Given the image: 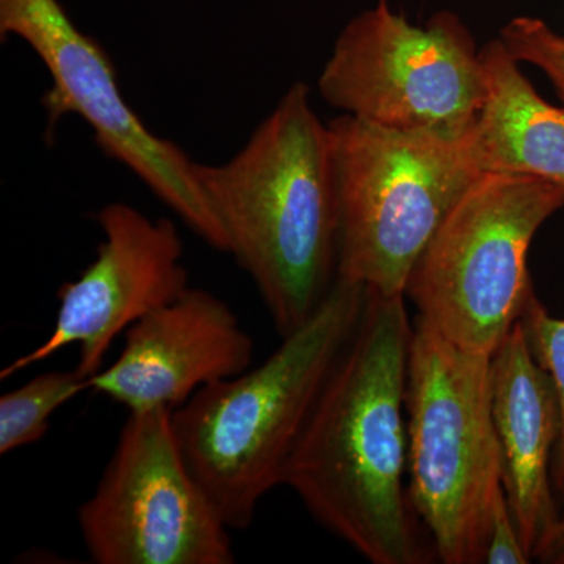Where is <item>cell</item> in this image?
<instances>
[{
    "mask_svg": "<svg viewBox=\"0 0 564 564\" xmlns=\"http://www.w3.org/2000/svg\"><path fill=\"white\" fill-rule=\"evenodd\" d=\"M413 332L406 296L367 291L361 322L285 470L284 486L307 513L372 564L434 558L404 480Z\"/></svg>",
    "mask_w": 564,
    "mask_h": 564,
    "instance_id": "cell-1",
    "label": "cell"
},
{
    "mask_svg": "<svg viewBox=\"0 0 564 564\" xmlns=\"http://www.w3.org/2000/svg\"><path fill=\"white\" fill-rule=\"evenodd\" d=\"M196 177L280 336L303 325L337 280L339 196L329 124L302 82L229 161Z\"/></svg>",
    "mask_w": 564,
    "mask_h": 564,
    "instance_id": "cell-2",
    "label": "cell"
},
{
    "mask_svg": "<svg viewBox=\"0 0 564 564\" xmlns=\"http://www.w3.org/2000/svg\"><path fill=\"white\" fill-rule=\"evenodd\" d=\"M367 289L337 276L317 311L258 367L199 389L173 411L196 480L231 530L278 486L323 389L361 322Z\"/></svg>",
    "mask_w": 564,
    "mask_h": 564,
    "instance_id": "cell-3",
    "label": "cell"
},
{
    "mask_svg": "<svg viewBox=\"0 0 564 564\" xmlns=\"http://www.w3.org/2000/svg\"><path fill=\"white\" fill-rule=\"evenodd\" d=\"M491 359L415 317L406 386L408 488L444 564L484 563L489 518L503 491Z\"/></svg>",
    "mask_w": 564,
    "mask_h": 564,
    "instance_id": "cell-4",
    "label": "cell"
},
{
    "mask_svg": "<svg viewBox=\"0 0 564 564\" xmlns=\"http://www.w3.org/2000/svg\"><path fill=\"white\" fill-rule=\"evenodd\" d=\"M328 124L339 196L337 276L404 295L422 251L484 173L464 139L397 131L350 115Z\"/></svg>",
    "mask_w": 564,
    "mask_h": 564,
    "instance_id": "cell-5",
    "label": "cell"
},
{
    "mask_svg": "<svg viewBox=\"0 0 564 564\" xmlns=\"http://www.w3.org/2000/svg\"><path fill=\"white\" fill-rule=\"evenodd\" d=\"M564 188L511 174H484L456 204L415 262L404 296L445 339L489 356L536 299L529 251Z\"/></svg>",
    "mask_w": 564,
    "mask_h": 564,
    "instance_id": "cell-6",
    "label": "cell"
},
{
    "mask_svg": "<svg viewBox=\"0 0 564 564\" xmlns=\"http://www.w3.org/2000/svg\"><path fill=\"white\" fill-rule=\"evenodd\" d=\"M343 115L397 129L464 139L485 98L481 50L454 11L413 24L377 0L345 25L317 80Z\"/></svg>",
    "mask_w": 564,
    "mask_h": 564,
    "instance_id": "cell-7",
    "label": "cell"
},
{
    "mask_svg": "<svg viewBox=\"0 0 564 564\" xmlns=\"http://www.w3.org/2000/svg\"><path fill=\"white\" fill-rule=\"evenodd\" d=\"M77 525L96 564H232L231 532L182 455L173 411H131Z\"/></svg>",
    "mask_w": 564,
    "mask_h": 564,
    "instance_id": "cell-8",
    "label": "cell"
},
{
    "mask_svg": "<svg viewBox=\"0 0 564 564\" xmlns=\"http://www.w3.org/2000/svg\"><path fill=\"white\" fill-rule=\"evenodd\" d=\"M20 39L46 66L47 131L66 115L90 126L96 144L121 163L204 243L229 251L228 236L204 195L196 162L152 133L122 96L109 55L74 24L61 0H0V39Z\"/></svg>",
    "mask_w": 564,
    "mask_h": 564,
    "instance_id": "cell-9",
    "label": "cell"
},
{
    "mask_svg": "<svg viewBox=\"0 0 564 564\" xmlns=\"http://www.w3.org/2000/svg\"><path fill=\"white\" fill-rule=\"evenodd\" d=\"M102 242L95 261L58 291L57 317L47 339L0 370V380L77 347L76 369L85 378L101 372L120 334L187 291L188 272L180 229L126 203H110L96 215Z\"/></svg>",
    "mask_w": 564,
    "mask_h": 564,
    "instance_id": "cell-10",
    "label": "cell"
},
{
    "mask_svg": "<svg viewBox=\"0 0 564 564\" xmlns=\"http://www.w3.org/2000/svg\"><path fill=\"white\" fill-rule=\"evenodd\" d=\"M252 339L228 303L188 288L126 332L120 358L88 380L131 411H174L199 389L250 369Z\"/></svg>",
    "mask_w": 564,
    "mask_h": 564,
    "instance_id": "cell-11",
    "label": "cell"
},
{
    "mask_svg": "<svg viewBox=\"0 0 564 564\" xmlns=\"http://www.w3.org/2000/svg\"><path fill=\"white\" fill-rule=\"evenodd\" d=\"M492 417L503 463V489L533 562V552L560 513L552 464L562 417L547 370L516 323L491 359Z\"/></svg>",
    "mask_w": 564,
    "mask_h": 564,
    "instance_id": "cell-12",
    "label": "cell"
},
{
    "mask_svg": "<svg viewBox=\"0 0 564 564\" xmlns=\"http://www.w3.org/2000/svg\"><path fill=\"white\" fill-rule=\"evenodd\" d=\"M485 98L464 137L484 174H511L564 188V107L545 101L499 36L481 47Z\"/></svg>",
    "mask_w": 564,
    "mask_h": 564,
    "instance_id": "cell-13",
    "label": "cell"
},
{
    "mask_svg": "<svg viewBox=\"0 0 564 564\" xmlns=\"http://www.w3.org/2000/svg\"><path fill=\"white\" fill-rule=\"evenodd\" d=\"M90 391L79 370L44 372L0 397V455L39 443L50 430L52 414Z\"/></svg>",
    "mask_w": 564,
    "mask_h": 564,
    "instance_id": "cell-14",
    "label": "cell"
},
{
    "mask_svg": "<svg viewBox=\"0 0 564 564\" xmlns=\"http://www.w3.org/2000/svg\"><path fill=\"white\" fill-rule=\"evenodd\" d=\"M521 323L534 358L551 375L558 395L562 429L552 464V485L558 505L564 507V318L554 317L536 296Z\"/></svg>",
    "mask_w": 564,
    "mask_h": 564,
    "instance_id": "cell-15",
    "label": "cell"
},
{
    "mask_svg": "<svg viewBox=\"0 0 564 564\" xmlns=\"http://www.w3.org/2000/svg\"><path fill=\"white\" fill-rule=\"evenodd\" d=\"M503 46L519 63L536 66L564 102V36L540 18L518 17L499 33Z\"/></svg>",
    "mask_w": 564,
    "mask_h": 564,
    "instance_id": "cell-16",
    "label": "cell"
},
{
    "mask_svg": "<svg viewBox=\"0 0 564 564\" xmlns=\"http://www.w3.org/2000/svg\"><path fill=\"white\" fill-rule=\"evenodd\" d=\"M532 562L524 543L505 489L494 502L486 536L484 563L486 564H527Z\"/></svg>",
    "mask_w": 564,
    "mask_h": 564,
    "instance_id": "cell-17",
    "label": "cell"
},
{
    "mask_svg": "<svg viewBox=\"0 0 564 564\" xmlns=\"http://www.w3.org/2000/svg\"><path fill=\"white\" fill-rule=\"evenodd\" d=\"M533 560L543 564H564V514L536 545Z\"/></svg>",
    "mask_w": 564,
    "mask_h": 564,
    "instance_id": "cell-18",
    "label": "cell"
}]
</instances>
